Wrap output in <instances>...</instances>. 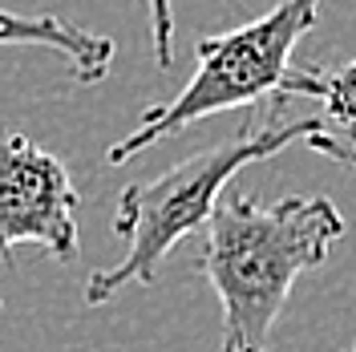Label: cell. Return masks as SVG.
I'll return each mask as SVG.
<instances>
[{"mask_svg": "<svg viewBox=\"0 0 356 352\" xmlns=\"http://www.w3.org/2000/svg\"><path fill=\"white\" fill-rule=\"evenodd\" d=\"M202 227L199 267L222 304L219 352H267L296 280L328 259L344 215L328 195H284L280 202L227 195Z\"/></svg>", "mask_w": 356, "mask_h": 352, "instance_id": "obj_1", "label": "cell"}, {"mask_svg": "<svg viewBox=\"0 0 356 352\" xmlns=\"http://www.w3.org/2000/svg\"><path fill=\"white\" fill-rule=\"evenodd\" d=\"M316 126L324 122L320 118H296V122L271 118L255 130H239L235 138H227L202 154L182 158L158 178L130 182L118 198V215H113V235L126 239V259L89 271L86 291H81L86 308H102L130 284H154L166 255L211 219L231 178L247 170L251 162H264V158L288 150L291 142H304Z\"/></svg>", "mask_w": 356, "mask_h": 352, "instance_id": "obj_2", "label": "cell"}, {"mask_svg": "<svg viewBox=\"0 0 356 352\" xmlns=\"http://www.w3.org/2000/svg\"><path fill=\"white\" fill-rule=\"evenodd\" d=\"M320 21V0H280L264 17L215 33L195 45V73L166 106H150L142 122L106 150L110 166L130 162L158 138L195 126L211 113L247 110V106H280L288 97H316V69L291 65L296 45Z\"/></svg>", "mask_w": 356, "mask_h": 352, "instance_id": "obj_3", "label": "cell"}, {"mask_svg": "<svg viewBox=\"0 0 356 352\" xmlns=\"http://www.w3.org/2000/svg\"><path fill=\"white\" fill-rule=\"evenodd\" d=\"M77 207L81 195L65 162L0 126V255L37 243L57 259H73Z\"/></svg>", "mask_w": 356, "mask_h": 352, "instance_id": "obj_4", "label": "cell"}, {"mask_svg": "<svg viewBox=\"0 0 356 352\" xmlns=\"http://www.w3.org/2000/svg\"><path fill=\"white\" fill-rule=\"evenodd\" d=\"M0 45H33V49H53L61 53L77 81H102L110 73L113 61V41L110 37H97L89 29H77V24L61 21L53 13H37V17H21V13H8L0 8Z\"/></svg>", "mask_w": 356, "mask_h": 352, "instance_id": "obj_5", "label": "cell"}, {"mask_svg": "<svg viewBox=\"0 0 356 352\" xmlns=\"http://www.w3.org/2000/svg\"><path fill=\"white\" fill-rule=\"evenodd\" d=\"M316 97L324 102L328 122L356 130V61L336 69H316Z\"/></svg>", "mask_w": 356, "mask_h": 352, "instance_id": "obj_6", "label": "cell"}, {"mask_svg": "<svg viewBox=\"0 0 356 352\" xmlns=\"http://www.w3.org/2000/svg\"><path fill=\"white\" fill-rule=\"evenodd\" d=\"M231 8H239V0H222ZM150 13V37H154V57L162 69L175 65V4L170 0H146Z\"/></svg>", "mask_w": 356, "mask_h": 352, "instance_id": "obj_7", "label": "cell"}, {"mask_svg": "<svg viewBox=\"0 0 356 352\" xmlns=\"http://www.w3.org/2000/svg\"><path fill=\"white\" fill-rule=\"evenodd\" d=\"M304 142L316 154H324V158H332V162H340V166H353L356 170V130H344V138H332L324 126H316Z\"/></svg>", "mask_w": 356, "mask_h": 352, "instance_id": "obj_8", "label": "cell"}, {"mask_svg": "<svg viewBox=\"0 0 356 352\" xmlns=\"http://www.w3.org/2000/svg\"><path fill=\"white\" fill-rule=\"evenodd\" d=\"M344 352H356V340H353V344H348V349H344Z\"/></svg>", "mask_w": 356, "mask_h": 352, "instance_id": "obj_9", "label": "cell"}]
</instances>
